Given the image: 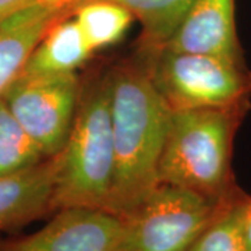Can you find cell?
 Wrapping results in <instances>:
<instances>
[{"label": "cell", "mask_w": 251, "mask_h": 251, "mask_svg": "<svg viewBox=\"0 0 251 251\" xmlns=\"http://www.w3.org/2000/svg\"><path fill=\"white\" fill-rule=\"evenodd\" d=\"M49 1H53V3H59V4H66V6H74L77 1L80 0H49Z\"/></svg>", "instance_id": "18"}, {"label": "cell", "mask_w": 251, "mask_h": 251, "mask_svg": "<svg viewBox=\"0 0 251 251\" xmlns=\"http://www.w3.org/2000/svg\"><path fill=\"white\" fill-rule=\"evenodd\" d=\"M141 54L171 112L250 106L251 72L246 62L165 48Z\"/></svg>", "instance_id": "4"}, {"label": "cell", "mask_w": 251, "mask_h": 251, "mask_svg": "<svg viewBox=\"0 0 251 251\" xmlns=\"http://www.w3.org/2000/svg\"><path fill=\"white\" fill-rule=\"evenodd\" d=\"M73 7L41 0L0 24V99L23 73L46 31Z\"/></svg>", "instance_id": "9"}, {"label": "cell", "mask_w": 251, "mask_h": 251, "mask_svg": "<svg viewBox=\"0 0 251 251\" xmlns=\"http://www.w3.org/2000/svg\"><path fill=\"white\" fill-rule=\"evenodd\" d=\"M163 48L244 62L236 29L234 0H193Z\"/></svg>", "instance_id": "8"}, {"label": "cell", "mask_w": 251, "mask_h": 251, "mask_svg": "<svg viewBox=\"0 0 251 251\" xmlns=\"http://www.w3.org/2000/svg\"><path fill=\"white\" fill-rule=\"evenodd\" d=\"M94 52L72 13L63 16L38 42L20 75H54L77 73Z\"/></svg>", "instance_id": "11"}, {"label": "cell", "mask_w": 251, "mask_h": 251, "mask_svg": "<svg viewBox=\"0 0 251 251\" xmlns=\"http://www.w3.org/2000/svg\"><path fill=\"white\" fill-rule=\"evenodd\" d=\"M250 106L171 112L159 181L219 201L237 187L232 171L236 131Z\"/></svg>", "instance_id": "2"}, {"label": "cell", "mask_w": 251, "mask_h": 251, "mask_svg": "<svg viewBox=\"0 0 251 251\" xmlns=\"http://www.w3.org/2000/svg\"><path fill=\"white\" fill-rule=\"evenodd\" d=\"M249 198L239 186L222 198L188 251H249L244 237V211Z\"/></svg>", "instance_id": "13"}, {"label": "cell", "mask_w": 251, "mask_h": 251, "mask_svg": "<svg viewBox=\"0 0 251 251\" xmlns=\"http://www.w3.org/2000/svg\"><path fill=\"white\" fill-rule=\"evenodd\" d=\"M108 74L115 176L106 211L123 218L161 183L159 161L171 110L155 88L143 54L120 62Z\"/></svg>", "instance_id": "1"}, {"label": "cell", "mask_w": 251, "mask_h": 251, "mask_svg": "<svg viewBox=\"0 0 251 251\" xmlns=\"http://www.w3.org/2000/svg\"><path fill=\"white\" fill-rule=\"evenodd\" d=\"M81 1V0H80ZM130 10L140 21L141 52L152 53L169 41L193 0H112ZM78 3V1H77Z\"/></svg>", "instance_id": "14"}, {"label": "cell", "mask_w": 251, "mask_h": 251, "mask_svg": "<svg viewBox=\"0 0 251 251\" xmlns=\"http://www.w3.org/2000/svg\"><path fill=\"white\" fill-rule=\"evenodd\" d=\"M219 202L159 183L140 205L120 218L117 251H188Z\"/></svg>", "instance_id": "5"}, {"label": "cell", "mask_w": 251, "mask_h": 251, "mask_svg": "<svg viewBox=\"0 0 251 251\" xmlns=\"http://www.w3.org/2000/svg\"><path fill=\"white\" fill-rule=\"evenodd\" d=\"M244 237H246L247 250L251 251V197L249 198V202L244 211Z\"/></svg>", "instance_id": "17"}, {"label": "cell", "mask_w": 251, "mask_h": 251, "mask_svg": "<svg viewBox=\"0 0 251 251\" xmlns=\"http://www.w3.org/2000/svg\"><path fill=\"white\" fill-rule=\"evenodd\" d=\"M49 158L0 99V177L16 175Z\"/></svg>", "instance_id": "15"}, {"label": "cell", "mask_w": 251, "mask_h": 251, "mask_svg": "<svg viewBox=\"0 0 251 251\" xmlns=\"http://www.w3.org/2000/svg\"><path fill=\"white\" fill-rule=\"evenodd\" d=\"M57 155L27 171L0 177V230H16L53 215Z\"/></svg>", "instance_id": "10"}, {"label": "cell", "mask_w": 251, "mask_h": 251, "mask_svg": "<svg viewBox=\"0 0 251 251\" xmlns=\"http://www.w3.org/2000/svg\"><path fill=\"white\" fill-rule=\"evenodd\" d=\"M72 14L94 53L123 39L134 20L130 10L112 0H81Z\"/></svg>", "instance_id": "12"}, {"label": "cell", "mask_w": 251, "mask_h": 251, "mask_svg": "<svg viewBox=\"0 0 251 251\" xmlns=\"http://www.w3.org/2000/svg\"><path fill=\"white\" fill-rule=\"evenodd\" d=\"M41 0H0V24L21 10L27 9Z\"/></svg>", "instance_id": "16"}, {"label": "cell", "mask_w": 251, "mask_h": 251, "mask_svg": "<svg viewBox=\"0 0 251 251\" xmlns=\"http://www.w3.org/2000/svg\"><path fill=\"white\" fill-rule=\"evenodd\" d=\"M80 92L77 73L18 75L3 100L46 156H54L70 134Z\"/></svg>", "instance_id": "6"}, {"label": "cell", "mask_w": 251, "mask_h": 251, "mask_svg": "<svg viewBox=\"0 0 251 251\" xmlns=\"http://www.w3.org/2000/svg\"><path fill=\"white\" fill-rule=\"evenodd\" d=\"M120 218L106 211L67 208L34 233L0 239V251H117Z\"/></svg>", "instance_id": "7"}, {"label": "cell", "mask_w": 251, "mask_h": 251, "mask_svg": "<svg viewBox=\"0 0 251 251\" xmlns=\"http://www.w3.org/2000/svg\"><path fill=\"white\" fill-rule=\"evenodd\" d=\"M113 176L115 148L106 73L81 87L70 134L57 153L53 212L67 208L106 211Z\"/></svg>", "instance_id": "3"}]
</instances>
